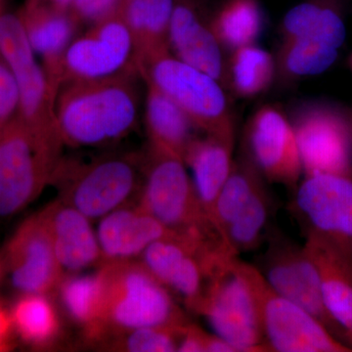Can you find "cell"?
<instances>
[{"label": "cell", "mask_w": 352, "mask_h": 352, "mask_svg": "<svg viewBox=\"0 0 352 352\" xmlns=\"http://www.w3.org/2000/svg\"><path fill=\"white\" fill-rule=\"evenodd\" d=\"M145 122L149 145L184 160L199 131L187 113L168 95L147 82Z\"/></svg>", "instance_id": "7402d4cb"}, {"label": "cell", "mask_w": 352, "mask_h": 352, "mask_svg": "<svg viewBox=\"0 0 352 352\" xmlns=\"http://www.w3.org/2000/svg\"><path fill=\"white\" fill-rule=\"evenodd\" d=\"M251 278L258 298L264 339L270 351L351 352L320 321L271 288L256 266Z\"/></svg>", "instance_id": "9c48e42d"}, {"label": "cell", "mask_w": 352, "mask_h": 352, "mask_svg": "<svg viewBox=\"0 0 352 352\" xmlns=\"http://www.w3.org/2000/svg\"><path fill=\"white\" fill-rule=\"evenodd\" d=\"M19 15L32 50L43 59V69L55 89L64 80V57L78 23L69 12L28 0Z\"/></svg>", "instance_id": "d6986e66"}, {"label": "cell", "mask_w": 352, "mask_h": 352, "mask_svg": "<svg viewBox=\"0 0 352 352\" xmlns=\"http://www.w3.org/2000/svg\"><path fill=\"white\" fill-rule=\"evenodd\" d=\"M212 17V16H210ZM196 0H175L170 28L171 54L226 85V50Z\"/></svg>", "instance_id": "2e32d148"}, {"label": "cell", "mask_w": 352, "mask_h": 352, "mask_svg": "<svg viewBox=\"0 0 352 352\" xmlns=\"http://www.w3.org/2000/svg\"><path fill=\"white\" fill-rule=\"evenodd\" d=\"M0 55L12 71L19 88L18 117L36 133L63 141L55 113L58 91L36 61L18 13L0 12Z\"/></svg>", "instance_id": "ba28073f"}, {"label": "cell", "mask_w": 352, "mask_h": 352, "mask_svg": "<svg viewBox=\"0 0 352 352\" xmlns=\"http://www.w3.org/2000/svg\"><path fill=\"white\" fill-rule=\"evenodd\" d=\"M138 72L69 80L58 90L55 113L64 144L97 147L129 135L138 119Z\"/></svg>", "instance_id": "6da1fadb"}, {"label": "cell", "mask_w": 352, "mask_h": 352, "mask_svg": "<svg viewBox=\"0 0 352 352\" xmlns=\"http://www.w3.org/2000/svg\"><path fill=\"white\" fill-rule=\"evenodd\" d=\"M303 175L352 176V126L344 113L321 104L298 108L291 120Z\"/></svg>", "instance_id": "4fadbf2b"}, {"label": "cell", "mask_w": 352, "mask_h": 352, "mask_svg": "<svg viewBox=\"0 0 352 352\" xmlns=\"http://www.w3.org/2000/svg\"><path fill=\"white\" fill-rule=\"evenodd\" d=\"M126 0H120L119 6L122 7V6H124V3H126Z\"/></svg>", "instance_id": "8d00e7d4"}, {"label": "cell", "mask_w": 352, "mask_h": 352, "mask_svg": "<svg viewBox=\"0 0 352 352\" xmlns=\"http://www.w3.org/2000/svg\"><path fill=\"white\" fill-rule=\"evenodd\" d=\"M272 199L263 183L223 234L226 251L234 256L258 247L270 223Z\"/></svg>", "instance_id": "83f0119b"}, {"label": "cell", "mask_w": 352, "mask_h": 352, "mask_svg": "<svg viewBox=\"0 0 352 352\" xmlns=\"http://www.w3.org/2000/svg\"><path fill=\"white\" fill-rule=\"evenodd\" d=\"M4 126H3V124H0V136H1L2 131H3Z\"/></svg>", "instance_id": "74e56055"}, {"label": "cell", "mask_w": 352, "mask_h": 352, "mask_svg": "<svg viewBox=\"0 0 352 352\" xmlns=\"http://www.w3.org/2000/svg\"><path fill=\"white\" fill-rule=\"evenodd\" d=\"M187 323V322H186ZM182 325L149 326L113 336L111 349L129 352L177 351Z\"/></svg>", "instance_id": "1f68e13d"}, {"label": "cell", "mask_w": 352, "mask_h": 352, "mask_svg": "<svg viewBox=\"0 0 352 352\" xmlns=\"http://www.w3.org/2000/svg\"><path fill=\"white\" fill-rule=\"evenodd\" d=\"M256 268L279 295L309 312L340 342L351 344L328 312L318 270L305 245L300 247L280 234H272L261 266Z\"/></svg>", "instance_id": "30bf717a"}, {"label": "cell", "mask_w": 352, "mask_h": 352, "mask_svg": "<svg viewBox=\"0 0 352 352\" xmlns=\"http://www.w3.org/2000/svg\"><path fill=\"white\" fill-rule=\"evenodd\" d=\"M120 8L133 38L138 68L153 58L170 52L175 0H126Z\"/></svg>", "instance_id": "603a6c76"}, {"label": "cell", "mask_w": 352, "mask_h": 352, "mask_svg": "<svg viewBox=\"0 0 352 352\" xmlns=\"http://www.w3.org/2000/svg\"><path fill=\"white\" fill-rule=\"evenodd\" d=\"M349 65H351V69H352V54H351V59H349Z\"/></svg>", "instance_id": "ab89813d"}, {"label": "cell", "mask_w": 352, "mask_h": 352, "mask_svg": "<svg viewBox=\"0 0 352 352\" xmlns=\"http://www.w3.org/2000/svg\"><path fill=\"white\" fill-rule=\"evenodd\" d=\"M97 274L101 305L96 324L87 333L89 339L101 340L134 329L188 322L168 287L141 261L104 263Z\"/></svg>", "instance_id": "7a4b0ae2"}, {"label": "cell", "mask_w": 352, "mask_h": 352, "mask_svg": "<svg viewBox=\"0 0 352 352\" xmlns=\"http://www.w3.org/2000/svg\"><path fill=\"white\" fill-rule=\"evenodd\" d=\"M282 39L307 38L340 50L346 27L342 0H305L289 9L281 24Z\"/></svg>", "instance_id": "cb8c5ba5"}, {"label": "cell", "mask_w": 352, "mask_h": 352, "mask_svg": "<svg viewBox=\"0 0 352 352\" xmlns=\"http://www.w3.org/2000/svg\"><path fill=\"white\" fill-rule=\"evenodd\" d=\"M275 74L274 58L256 43L233 50L227 59V87L242 98H252L265 92L272 85Z\"/></svg>", "instance_id": "d4e9b609"}, {"label": "cell", "mask_w": 352, "mask_h": 352, "mask_svg": "<svg viewBox=\"0 0 352 352\" xmlns=\"http://www.w3.org/2000/svg\"><path fill=\"white\" fill-rule=\"evenodd\" d=\"M177 233L146 212L138 204H127L102 217L97 239L102 263L140 256L155 241Z\"/></svg>", "instance_id": "e0dca14e"}, {"label": "cell", "mask_w": 352, "mask_h": 352, "mask_svg": "<svg viewBox=\"0 0 352 352\" xmlns=\"http://www.w3.org/2000/svg\"><path fill=\"white\" fill-rule=\"evenodd\" d=\"M210 21L215 36L229 52L256 43L264 27L258 0H228Z\"/></svg>", "instance_id": "484cf974"}, {"label": "cell", "mask_w": 352, "mask_h": 352, "mask_svg": "<svg viewBox=\"0 0 352 352\" xmlns=\"http://www.w3.org/2000/svg\"><path fill=\"white\" fill-rule=\"evenodd\" d=\"M64 145L32 131L18 116L6 124L0 136V217L17 214L50 184Z\"/></svg>", "instance_id": "5b68a950"}, {"label": "cell", "mask_w": 352, "mask_h": 352, "mask_svg": "<svg viewBox=\"0 0 352 352\" xmlns=\"http://www.w3.org/2000/svg\"><path fill=\"white\" fill-rule=\"evenodd\" d=\"M64 270L78 271L100 261L101 251L91 219L64 201H51L38 212Z\"/></svg>", "instance_id": "ac0fdd59"}, {"label": "cell", "mask_w": 352, "mask_h": 352, "mask_svg": "<svg viewBox=\"0 0 352 352\" xmlns=\"http://www.w3.org/2000/svg\"><path fill=\"white\" fill-rule=\"evenodd\" d=\"M251 264L219 252L210 264L207 284L197 314L203 315L215 335L238 351H270L264 339Z\"/></svg>", "instance_id": "3957f363"}, {"label": "cell", "mask_w": 352, "mask_h": 352, "mask_svg": "<svg viewBox=\"0 0 352 352\" xmlns=\"http://www.w3.org/2000/svg\"><path fill=\"white\" fill-rule=\"evenodd\" d=\"M31 1L50 7L60 12H69L74 3V0H31Z\"/></svg>", "instance_id": "d590c367"}, {"label": "cell", "mask_w": 352, "mask_h": 352, "mask_svg": "<svg viewBox=\"0 0 352 352\" xmlns=\"http://www.w3.org/2000/svg\"><path fill=\"white\" fill-rule=\"evenodd\" d=\"M20 94L12 71L0 55V124L6 126L19 113Z\"/></svg>", "instance_id": "d6a6232c"}, {"label": "cell", "mask_w": 352, "mask_h": 352, "mask_svg": "<svg viewBox=\"0 0 352 352\" xmlns=\"http://www.w3.org/2000/svg\"><path fill=\"white\" fill-rule=\"evenodd\" d=\"M13 327L11 314L0 307V351L8 347V338Z\"/></svg>", "instance_id": "e575fe53"}, {"label": "cell", "mask_w": 352, "mask_h": 352, "mask_svg": "<svg viewBox=\"0 0 352 352\" xmlns=\"http://www.w3.org/2000/svg\"><path fill=\"white\" fill-rule=\"evenodd\" d=\"M10 314L13 327L29 344L45 346L59 333V317L46 295L23 294Z\"/></svg>", "instance_id": "f546056e"}, {"label": "cell", "mask_w": 352, "mask_h": 352, "mask_svg": "<svg viewBox=\"0 0 352 352\" xmlns=\"http://www.w3.org/2000/svg\"><path fill=\"white\" fill-rule=\"evenodd\" d=\"M58 289L69 316L88 333L98 319L101 285L98 274L63 278Z\"/></svg>", "instance_id": "4dcf8cb0"}, {"label": "cell", "mask_w": 352, "mask_h": 352, "mask_svg": "<svg viewBox=\"0 0 352 352\" xmlns=\"http://www.w3.org/2000/svg\"><path fill=\"white\" fill-rule=\"evenodd\" d=\"M7 270L22 294L47 295L58 289L63 268L38 212L25 220L7 244Z\"/></svg>", "instance_id": "9a60e30c"}, {"label": "cell", "mask_w": 352, "mask_h": 352, "mask_svg": "<svg viewBox=\"0 0 352 352\" xmlns=\"http://www.w3.org/2000/svg\"><path fill=\"white\" fill-rule=\"evenodd\" d=\"M245 156L264 179L296 188L302 164L293 124L281 109L258 108L245 127Z\"/></svg>", "instance_id": "5bb4252c"}, {"label": "cell", "mask_w": 352, "mask_h": 352, "mask_svg": "<svg viewBox=\"0 0 352 352\" xmlns=\"http://www.w3.org/2000/svg\"><path fill=\"white\" fill-rule=\"evenodd\" d=\"M263 183V176L245 155L234 160L232 170L220 189L212 215V224L222 242L227 227Z\"/></svg>", "instance_id": "4316f807"}, {"label": "cell", "mask_w": 352, "mask_h": 352, "mask_svg": "<svg viewBox=\"0 0 352 352\" xmlns=\"http://www.w3.org/2000/svg\"><path fill=\"white\" fill-rule=\"evenodd\" d=\"M143 156L111 154L88 163L60 162L51 183L60 200L88 219H101L138 198L142 182Z\"/></svg>", "instance_id": "277c9868"}, {"label": "cell", "mask_w": 352, "mask_h": 352, "mask_svg": "<svg viewBox=\"0 0 352 352\" xmlns=\"http://www.w3.org/2000/svg\"><path fill=\"white\" fill-rule=\"evenodd\" d=\"M305 248L318 270L328 312L352 344V256L314 236H307Z\"/></svg>", "instance_id": "44dd1931"}, {"label": "cell", "mask_w": 352, "mask_h": 352, "mask_svg": "<svg viewBox=\"0 0 352 352\" xmlns=\"http://www.w3.org/2000/svg\"><path fill=\"white\" fill-rule=\"evenodd\" d=\"M138 72L135 46L119 6L72 41L64 57V80H95Z\"/></svg>", "instance_id": "8fae6325"}, {"label": "cell", "mask_w": 352, "mask_h": 352, "mask_svg": "<svg viewBox=\"0 0 352 352\" xmlns=\"http://www.w3.org/2000/svg\"><path fill=\"white\" fill-rule=\"evenodd\" d=\"M139 75L175 102L204 133L235 131L226 87L212 76L164 53L138 67Z\"/></svg>", "instance_id": "52a82bcc"}, {"label": "cell", "mask_w": 352, "mask_h": 352, "mask_svg": "<svg viewBox=\"0 0 352 352\" xmlns=\"http://www.w3.org/2000/svg\"><path fill=\"white\" fill-rule=\"evenodd\" d=\"M138 205L177 233L222 242L197 197L193 182L180 157L149 145L143 156Z\"/></svg>", "instance_id": "8992f818"}, {"label": "cell", "mask_w": 352, "mask_h": 352, "mask_svg": "<svg viewBox=\"0 0 352 352\" xmlns=\"http://www.w3.org/2000/svg\"><path fill=\"white\" fill-rule=\"evenodd\" d=\"M120 0H74L69 13L78 25L82 23L94 24L112 13Z\"/></svg>", "instance_id": "836d02e7"}, {"label": "cell", "mask_w": 352, "mask_h": 352, "mask_svg": "<svg viewBox=\"0 0 352 352\" xmlns=\"http://www.w3.org/2000/svg\"><path fill=\"white\" fill-rule=\"evenodd\" d=\"M3 9V2H2V0H0V11Z\"/></svg>", "instance_id": "f35d334b"}, {"label": "cell", "mask_w": 352, "mask_h": 352, "mask_svg": "<svg viewBox=\"0 0 352 352\" xmlns=\"http://www.w3.org/2000/svg\"><path fill=\"white\" fill-rule=\"evenodd\" d=\"M204 134L191 143L183 161L192 171L197 197L212 221L217 195L232 170L235 131Z\"/></svg>", "instance_id": "ffe728a7"}, {"label": "cell", "mask_w": 352, "mask_h": 352, "mask_svg": "<svg viewBox=\"0 0 352 352\" xmlns=\"http://www.w3.org/2000/svg\"><path fill=\"white\" fill-rule=\"evenodd\" d=\"M294 210L314 236L352 256V176L305 175L296 186Z\"/></svg>", "instance_id": "7c38bea8"}, {"label": "cell", "mask_w": 352, "mask_h": 352, "mask_svg": "<svg viewBox=\"0 0 352 352\" xmlns=\"http://www.w3.org/2000/svg\"><path fill=\"white\" fill-rule=\"evenodd\" d=\"M339 50L311 38L282 39L276 69L288 78L320 75L337 61Z\"/></svg>", "instance_id": "f1b7e54d"}]
</instances>
